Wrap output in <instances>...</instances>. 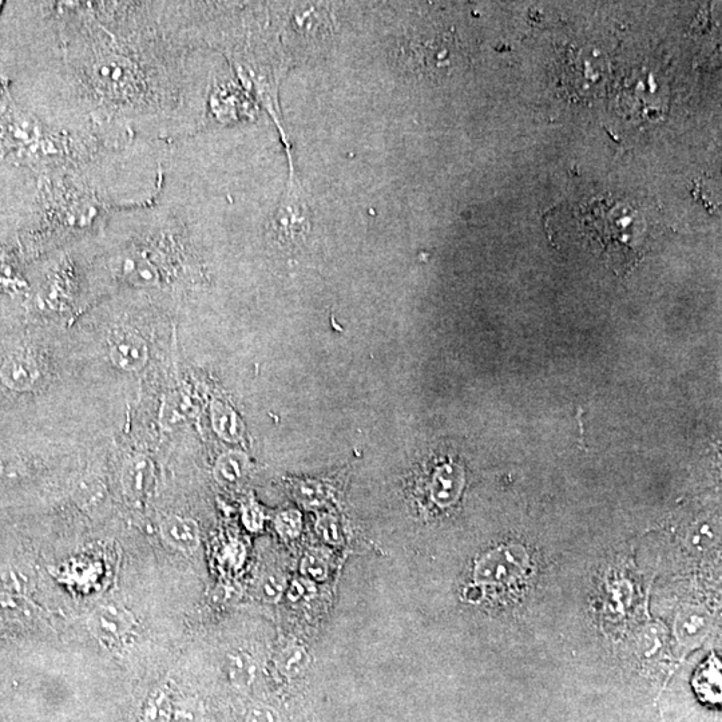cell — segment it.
Instances as JSON below:
<instances>
[{"label":"cell","mask_w":722,"mask_h":722,"mask_svg":"<svg viewBox=\"0 0 722 722\" xmlns=\"http://www.w3.org/2000/svg\"><path fill=\"white\" fill-rule=\"evenodd\" d=\"M70 87L90 130L117 145L130 125L168 122L181 101L180 59L158 3H53Z\"/></svg>","instance_id":"6da1fadb"},{"label":"cell","mask_w":722,"mask_h":722,"mask_svg":"<svg viewBox=\"0 0 722 722\" xmlns=\"http://www.w3.org/2000/svg\"><path fill=\"white\" fill-rule=\"evenodd\" d=\"M106 148L93 130L61 132L43 124L15 102L9 79L0 77V162L42 174L81 168Z\"/></svg>","instance_id":"7a4b0ae2"},{"label":"cell","mask_w":722,"mask_h":722,"mask_svg":"<svg viewBox=\"0 0 722 722\" xmlns=\"http://www.w3.org/2000/svg\"><path fill=\"white\" fill-rule=\"evenodd\" d=\"M148 202L119 204L90 184L81 168L39 174L34 205L35 228L49 237H67L89 232L121 210L141 209Z\"/></svg>","instance_id":"3957f363"},{"label":"cell","mask_w":722,"mask_h":722,"mask_svg":"<svg viewBox=\"0 0 722 722\" xmlns=\"http://www.w3.org/2000/svg\"><path fill=\"white\" fill-rule=\"evenodd\" d=\"M180 230L176 222L164 220L148 236L110 257L111 275L129 287H161L173 276L174 259H181Z\"/></svg>","instance_id":"277c9868"},{"label":"cell","mask_w":722,"mask_h":722,"mask_svg":"<svg viewBox=\"0 0 722 722\" xmlns=\"http://www.w3.org/2000/svg\"><path fill=\"white\" fill-rule=\"evenodd\" d=\"M398 62L420 77H450L462 61V46L450 33L412 34L399 43Z\"/></svg>","instance_id":"5b68a950"},{"label":"cell","mask_w":722,"mask_h":722,"mask_svg":"<svg viewBox=\"0 0 722 722\" xmlns=\"http://www.w3.org/2000/svg\"><path fill=\"white\" fill-rule=\"evenodd\" d=\"M295 181H289L283 200L269 222V236L281 248H296L308 238L312 212Z\"/></svg>","instance_id":"8992f818"},{"label":"cell","mask_w":722,"mask_h":722,"mask_svg":"<svg viewBox=\"0 0 722 722\" xmlns=\"http://www.w3.org/2000/svg\"><path fill=\"white\" fill-rule=\"evenodd\" d=\"M87 626L90 633L103 644H115L132 632L136 618L124 606L110 602L91 612Z\"/></svg>","instance_id":"52a82bcc"},{"label":"cell","mask_w":722,"mask_h":722,"mask_svg":"<svg viewBox=\"0 0 722 722\" xmlns=\"http://www.w3.org/2000/svg\"><path fill=\"white\" fill-rule=\"evenodd\" d=\"M109 357L119 371L144 370L149 361L148 343L137 332L119 329L109 339Z\"/></svg>","instance_id":"ba28073f"},{"label":"cell","mask_w":722,"mask_h":722,"mask_svg":"<svg viewBox=\"0 0 722 722\" xmlns=\"http://www.w3.org/2000/svg\"><path fill=\"white\" fill-rule=\"evenodd\" d=\"M122 489L133 502H145L156 490V467L145 455H133L126 460L121 474Z\"/></svg>","instance_id":"9c48e42d"},{"label":"cell","mask_w":722,"mask_h":722,"mask_svg":"<svg viewBox=\"0 0 722 722\" xmlns=\"http://www.w3.org/2000/svg\"><path fill=\"white\" fill-rule=\"evenodd\" d=\"M41 378L37 360L26 352L13 353L0 367V382L15 392L33 390Z\"/></svg>","instance_id":"30bf717a"},{"label":"cell","mask_w":722,"mask_h":722,"mask_svg":"<svg viewBox=\"0 0 722 722\" xmlns=\"http://www.w3.org/2000/svg\"><path fill=\"white\" fill-rule=\"evenodd\" d=\"M160 534L166 545L185 554L194 553L200 547V527L190 518L169 515L161 522Z\"/></svg>","instance_id":"8fae6325"},{"label":"cell","mask_w":722,"mask_h":722,"mask_svg":"<svg viewBox=\"0 0 722 722\" xmlns=\"http://www.w3.org/2000/svg\"><path fill=\"white\" fill-rule=\"evenodd\" d=\"M73 499L79 509L94 513L107 502V487L98 476L90 475L79 480L73 490Z\"/></svg>","instance_id":"7c38bea8"},{"label":"cell","mask_w":722,"mask_h":722,"mask_svg":"<svg viewBox=\"0 0 722 722\" xmlns=\"http://www.w3.org/2000/svg\"><path fill=\"white\" fill-rule=\"evenodd\" d=\"M249 470L247 455L240 451H229L217 459L214 466V478L222 486L238 485Z\"/></svg>","instance_id":"4fadbf2b"},{"label":"cell","mask_w":722,"mask_h":722,"mask_svg":"<svg viewBox=\"0 0 722 722\" xmlns=\"http://www.w3.org/2000/svg\"><path fill=\"white\" fill-rule=\"evenodd\" d=\"M212 426L220 438L226 442H238L243 438L244 424L236 411L224 402L212 404Z\"/></svg>","instance_id":"5bb4252c"},{"label":"cell","mask_w":722,"mask_h":722,"mask_svg":"<svg viewBox=\"0 0 722 722\" xmlns=\"http://www.w3.org/2000/svg\"><path fill=\"white\" fill-rule=\"evenodd\" d=\"M257 673H259V666L251 654L238 652L229 657V680L237 688H249L255 682Z\"/></svg>","instance_id":"9a60e30c"},{"label":"cell","mask_w":722,"mask_h":722,"mask_svg":"<svg viewBox=\"0 0 722 722\" xmlns=\"http://www.w3.org/2000/svg\"><path fill=\"white\" fill-rule=\"evenodd\" d=\"M311 664V656L308 650L301 645H289L285 648L277 660L280 672L287 677H297L307 670Z\"/></svg>","instance_id":"2e32d148"},{"label":"cell","mask_w":722,"mask_h":722,"mask_svg":"<svg viewBox=\"0 0 722 722\" xmlns=\"http://www.w3.org/2000/svg\"><path fill=\"white\" fill-rule=\"evenodd\" d=\"M708 618L698 610H685L677 620V634L682 642H696L704 636Z\"/></svg>","instance_id":"e0dca14e"},{"label":"cell","mask_w":722,"mask_h":722,"mask_svg":"<svg viewBox=\"0 0 722 722\" xmlns=\"http://www.w3.org/2000/svg\"><path fill=\"white\" fill-rule=\"evenodd\" d=\"M327 559L320 553H307L301 562V571L309 581H324L328 577Z\"/></svg>","instance_id":"ac0fdd59"},{"label":"cell","mask_w":722,"mask_h":722,"mask_svg":"<svg viewBox=\"0 0 722 722\" xmlns=\"http://www.w3.org/2000/svg\"><path fill=\"white\" fill-rule=\"evenodd\" d=\"M301 527L303 521L299 511L296 510L283 511L276 519V530L285 539L296 538L300 534Z\"/></svg>","instance_id":"d6986e66"},{"label":"cell","mask_w":722,"mask_h":722,"mask_svg":"<svg viewBox=\"0 0 722 722\" xmlns=\"http://www.w3.org/2000/svg\"><path fill=\"white\" fill-rule=\"evenodd\" d=\"M260 590L265 601L277 602L287 591V582L283 575L268 574L261 582Z\"/></svg>","instance_id":"ffe728a7"},{"label":"cell","mask_w":722,"mask_h":722,"mask_svg":"<svg viewBox=\"0 0 722 722\" xmlns=\"http://www.w3.org/2000/svg\"><path fill=\"white\" fill-rule=\"evenodd\" d=\"M317 531H319L325 542L332 543V545H339L343 541L339 523L331 517L321 519L319 525H317Z\"/></svg>","instance_id":"44dd1931"},{"label":"cell","mask_w":722,"mask_h":722,"mask_svg":"<svg viewBox=\"0 0 722 722\" xmlns=\"http://www.w3.org/2000/svg\"><path fill=\"white\" fill-rule=\"evenodd\" d=\"M245 722H281V718L275 709L260 705L248 713L247 721Z\"/></svg>","instance_id":"7402d4cb"},{"label":"cell","mask_w":722,"mask_h":722,"mask_svg":"<svg viewBox=\"0 0 722 722\" xmlns=\"http://www.w3.org/2000/svg\"><path fill=\"white\" fill-rule=\"evenodd\" d=\"M263 521V514H261L259 507L252 505L245 509L244 522L249 530H259L263 525Z\"/></svg>","instance_id":"603a6c76"},{"label":"cell","mask_w":722,"mask_h":722,"mask_svg":"<svg viewBox=\"0 0 722 722\" xmlns=\"http://www.w3.org/2000/svg\"><path fill=\"white\" fill-rule=\"evenodd\" d=\"M5 5H6V3L2 2V0H0V14H2L3 9H5Z\"/></svg>","instance_id":"cb8c5ba5"}]
</instances>
